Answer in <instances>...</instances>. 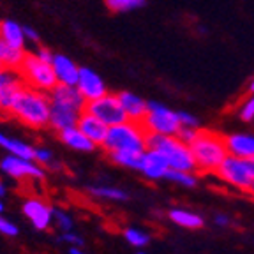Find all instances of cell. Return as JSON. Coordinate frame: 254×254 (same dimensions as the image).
Here are the masks:
<instances>
[{"instance_id":"cell-1","label":"cell","mask_w":254,"mask_h":254,"mask_svg":"<svg viewBox=\"0 0 254 254\" xmlns=\"http://www.w3.org/2000/svg\"><path fill=\"white\" fill-rule=\"evenodd\" d=\"M50 111H52L50 94L23 85V88L16 95L9 113L25 126L32 129H41L50 124Z\"/></svg>"},{"instance_id":"cell-2","label":"cell","mask_w":254,"mask_h":254,"mask_svg":"<svg viewBox=\"0 0 254 254\" xmlns=\"http://www.w3.org/2000/svg\"><path fill=\"white\" fill-rule=\"evenodd\" d=\"M196 161L198 173H215L222 161L228 157L226 136L210 129H201L196 139L189 145Z\"/></svg>"},{"instance_id":"cell-3","label":"cell","mask_w":254,"mask_h":254,"mask_svg":"<svg viewBox=\"0 0 254 254\" xmlns=\"http://www.w3.org/2000/svg\"><path fill=\"white\" fill-rule=\"evenodd\" d=\"M147 129L141 122L126 120L122 124L111 126L108 129L106 139L103 141L101 148L106 154L111 152H143L147 150Z\"/></svg>"},{"instance_id":"cell-4","label":"cell","mask_w":254,"mask_h":254,"mask_svg":"<svg viewBox=\"0 0 254 254\" xmlns=\"http://www.w3.org/2000/svg\"><path fill=\"white\" fill-rule=\"evenodd\" d=\"M147 148L157 150L166 157L170 170H182V171H198L192 150L187 143H184L179 136H164L148 132L147 134Z\"/></svg>"},{"instance_id":"cell-5","label":"cell","mask_w":254,"mask_h":254,"mask_svg":"<svg viewBox=\"0 0 254 254\" xmlns=\"http://www.w3.org/2000/svg\"><path fill=\"white\" fill-rule=\"evenodd\" d=\"M214 175L219 180L233 187L235 190H238V192L251 194V190H253L254 171L251 159H240L235 157V155H228Z\"/></svg>"},{"instance_id":"cell-6","label":"cell","mask_w":254,"mask_h":254,"mask_svg":"<svg viewBox=\"0 0 254 254\" xmlns=\"http://www.w3.org/2000/svg\"><path fill=\"white\" fill-rule=\"evenodd\" d=\"M20 74L23 78L25 85H28L32 88H37V90L48 92V94L59 85L55 71H53V65L50 62L41 60L36 53L34 55H28L27 53L23 64L20 65Z\"/></svg>"},{"instance_id":"cell-7","label":"cell","mask_w":254,"mask_h":254,"mask_svg":"<svg viewBox=\"0 0 254 254\" xmlns=\"http://www.w3.org/2000/svg\"><path fill=\"white\" fill-rule=\"evenodd\" d=\"M141 124L147 129V132L175 136L180 129L179 111H173L171 108L164 106L157 101H148V111Z\"/></svg>"},{"instance_id":"cell-8","label":"cell","mask_w":254,"mask_h":254,"mask_svg":"<svg viewBox=\"0 0 254 254\" xmlns=\"http://www.w3.org/2000/svg\"><path fill=\"white\" fill-rule=\"evenodd\" d=\"M85 110L90 111L92 115L101 119L110 127L129 120L127 119L126 110H124L122 103H120V99H119V94H110V92H108L106 95H103L99 99L88 101Z\"/></svg>"},{"instance_id":"cell-9","label":"cell","mask_w":254,"mask_h":254,"mask_svg":"<svg viewBox=\"0 0 254 254\" xmlns=\"http://www.w3.org/2000/svg\"><path fill=\"white\" fill-rule=\"evenodd\" d=\"M0 170L16 180H43L44 170L34 159H23L9 154L0 161Z\"/></svg>"},{"instance_id":"cell-10","label":"cell","mask_w":254,"mask_h":254,"mask_svg":"<svg viewBox=\"0 0 254 254\" xmlns=\"http://www.w3.org/2000/svg\"><path fill=\"white\" fill-rule=\"evenodd\" d=\"M23 214L32 222V226L39 231H44L52 226L53 222V208L41 198H27L21 206Z\"/></svg>"},{"instance_id":"cell-11","label":"cell","mask_w":254,"mask_h":254,"mask_svg":"<svg viewBox=\"0 0 254 254\" xmlns=\"http://www.w3.org/2000/svg\"><path fill=\"white\" fill-rule=\"evenodd\" d=\"M138 171L147 180H161L166 179V173L170 171V164L161 152L147 148L141 155Z\"/></svg>"},{"instance_id":"cell-12","label":"cell","mask_w":254,"mask_h":254,"mask_svg":"<svg viewBox=\"0 0 254 254\" xmlns=\"http://www.w3.org/2000/svg\"><path fill=\"white\" fill-rule=\"evenodd\" d=\"M76 87L83 94L87 103L88 101L99 99V97L108 94L106 83L103 81V78L90 67H79V78H78Z\"/></svg>"},{"instance_id":"cell-13","label":"cell","mask_w":254,"mask_h":254,"mask_svg":"<svg viewBox=\"0 0 254 254\" xmlns=\"http://www.w3.org/2000/svg\"><path fill=\"white\" fill-rule=\"evenodd\" d=\"M50 99H52V103L65 104V106L76 108L78 111H85V106H87V99H85L83 94L79 92V88L76 85L59 83L50 92Z\"/></svg>"},{"instance_id":"cell-14","label":"cell","mask_w":254,"mask_h":254,"mask_svg":"<svg viewBox=\"0 0 254 254\" xmlns=\"http://www.w3.org/2000/svg\"><path fill=\"white\" fill-rule=\"evenodd\" d=\"M76 126H78L79 129H81V131H83L85 134L97 145V147L103 145V141L106 139L108 129H110V126H106L103 120L97 119L95 115H92L90 111H87V110L81 111V115H79Z\"/></svg>"},{"instance_id":"cell-15","label":"cell","mask_w":254,"mask_h":254,"mask_svg":"<svg viewBox=\"0 0 254 254\" xmlns=\"http://www.w3.org/2000/svg\"><path fill=\"white\" fill-rule=\"evenodd\" d=\"M81 115V111H78L76 108L65 106V104L52 103V111H50V124L53 131L60 132L67 127H72L78 124V119Z\"/></svg>"},{"instance_id":"cell-16","label":"cell","mask_w":254,"mask_h":254,"mask_svg":"<svg viewBox=\"0 0 254 254\" xmlns=\"http://www.w3.org/2000/svg\"><path fill=\"white\" fill-rule=\"evenodd\" d=\"M228 154L240 159H254V134L233 132L226 136Z\"/></svg>"},{"instance_id":"cell-17","label":"cell","mask_w":254,"mask_h":254,"mask_svg":"<svg viewBox=\"0 0 254 254\" xmlns=\"http://www.w3.org/2000/svg\"><path fill=\"white\" fill-rule=\"evenodd\" d=\"M119 99L122 103L124 110H126L127 119L132 120V122H143L148 111V101H145L138 94L129 90L119 92Z\"/></svg>"},{"instance_id":"cell-18","label":"cell","mask_w":254,"mask_h":254,"mask_svg":"<svg viewBox=\"0 0 254 254\" xmlns=\"http://www.w3.org/2000/svg\"><path fill=\"white\" fill-rule=\"evenodd\" d=\"M59 138L65 147L72 148V150H78V152H92V150H95V147H97V145H95V143L92 141V139L88 138L78 126L67 127V129L60 131Z\"/></svg>"},{"instance_id":"cell-19","label":"cell","mask_w":254,"mask_h":254,"mask_svg":"<svg viewBox=\"0 0 254 254\" xmlns=\"http://www.w3.org/2000/svg\"><path fill=\"white\" fill-rule=\"evenodd\" d=\"M53 71H55L57 81L62 85H76L79 78V67L65 55H55L53 57Z\"/></svg>"},{"instance_id":"cell-20","label":"cell","mask_w":254,"mask_h":254,"mask_svg":"<svg viewBox=\"0 0 254 254\" xmlns=\"http://www.w3.org/2000/svg\"><path fill=\"white\" fill-rule=\"evenodd\" d=\"M168 219L171 222H175L177 226L184 228V230H201L205 224L203 215H199L198 212H192L189 208H182V206H175L168 212Z\"/></svg>"},{"instance_id":"cell-21","label":"cell","mask_w":254,"mask_h":254,"mask_svg":"<svg viewBox=\"0 0 254 254\" xmlns=\"http://www.w3.org/2000/svg\"><path fill=\"white\" fill-rule=\"evenodd\" d=\"M0 37L9 44V46L21 48L25 50V28L20 23H16L14 20H2L0 21Z\"/></svg>"},{"instance_id":"cell-22","label":"cell","mask_w":254,"mask_h":254,"mask_svg":"<svg viewBox=\"0 0 254 254\" xmlns=\"http://www.w3.org/2000/svg\"><path fill=\"white\" fill-rule=\"evenodd\" d=\"M0 147L4 148V150H7L9 154L18 155V157H23V159H34V154H36V148L32 147L30 143L9 138V136L2 134V132H0Z\"/></svg>"},{"instance_id":"cell-23","label":"cell","mask_w":254,"mask_h":254,"mask_svg":"<svg viewBox=\"0 0 254 254\" xmlns=\"http://www.w3.org/2000/svg\"><path fill=\"white\" fill-rule=\"evenodd\" d=\"M25 57V50L21 48H14V46H9L2 37H0V62L2 65H7V67H14V69H20V65L23 64Z\"/></svg>"},{"instance_id":"cell-24","label":"cell","mask_w":254,"mask_h":254,"mask_svg":"<svg viewBox=\"0 0 254 254\" xmlns=\"http://www.w3.org/2000/svg\"><path fill=\"white\" fill-rule=\"evenodd\" d=\"M88 192L94 198L106 199V201H127L129 199V194H127L126 190L113 186H90L88 187Z\"/></svg>"},{"instance_id":"cell-25","label":"cell","mask_w":254,"mask_h":254,"mask_svg":"<svg viewBox=\"0 0 254 254\" xmlns=\"http://www.w3.org/2000/svg\"><path fill=\"white\" fill-rule=\"evenodd\" d=\"M198 171H182V170H170L166 173V180L177 184L180 187H186V189H192V187L198 186Z\"/></svg>"},{"instance_id":"cell-26","label":"cell","mask_w":254,"mask_h":254,"mask_svg":"<svg viewBox=\"0 0 254 254\" xmlns=\"http://www.w3.org/2000/svg\"><path fill=\"white\" fill-rule=\"evenodd\" d=\"M108 159L111 163L119 164L122 168H129V170H136L139 168V161H141V155L139 152H111V154H106Z\"/></svg>"},{"instance_id":"cell-27","label":"cell","mask_w":254,"mask_h":254,"mask_svg":"<svg viewBox=\"0 0 254 254\" xmlns=\"http://www.w3.org/2000/svg\"><path fill=\"white\" fill-rule=\"evenodd\" d=\"M104 4L113 12H129L145 7L147 0H104Z\"/></svg>"},{"instance_id":"cell-28","label":"cell","mask_w":254,"mask_h":254,"mask_svg":"<svg viewBox=\"0 0 254 254\" xmlns=\"http://www.w3.org/2000/svg\"><path fill=\"white\" fill-rule=\"evenodd\" d=\"M124 238L127 240V244H131L132 247H138V249H143L150 242V235L145 230H139V228H126Z\"/></svg>"},{"instance_id":"cell-29","label":"cell","mask_w":254,"mask_h":254,"mask_svg":"<svg viewBox=\"0 0 254 254\" xmlns=\"http://www.w3.org/2000/svg\"><path fill=\"white\" fill-rule=\"evenodd\" d=\"M53 221L60 231H72V217L62 208H53Z\"/></svg>"},{"instance_id":"cell-30","label":"cell","mask_w":254,"mask_h":254,"mask_svg":"<svg viewBox=\"0 0 254 254\" xmlns=\"http://www.w3.org/2000/svg\"><path fill=\"white\" fill-rule=\"evenodd\" d=\"M238 117L244 122H253L254 120V94H249V97L242 103V106L238 110Z\"/></svg>"},{"instance_id":"cell-31","label":"cell","mask_w":254,"mask_h":254,"mask_svg":"<svg viewBox=\"0 0 254 254\" xmlns=\"http://www.w3.org/2000/svg\"><path fill=\"white\" fill-rule=\"evenodd\" d=\"M199 131H201V127H184V126H180V129H179V132H177V136H179L180 139H182L184 143H187V145H190V143L194 141L196 139V136L199 134Z\"/></svg>"},{"instance_id":"cell-32","label":"cell","mask_w":254,"mask_h":254,"mask_svg":"<svg viewBox=\"0 0 254 254\" xmlns=\"http://www.w3.org/2000/svg\"><path fill=\"white\" fill-rule=\"evenodd\" d=\"M34 161L36 163H39L41 166H50V164L53 163V152L50 150V148H36V154H34Z\"/></svg>"},{"instance_id":"cell-33","label":"cell","mask_w":254,"mask_h":254,"mask_svg":"<svg viewBox=\"0 0 254 254\" xmlns=\"http://www.w3.org/2000/svg\"><path fill=\"white\" fill-rule=\"evenodd\" d=\"M60 242H65V244H71L72 247H83L85 240L79 235H76L74 231H62V235H60L59 238Z\"/></svg>"},{"instance_id":"cell-34","label":"cell","mask_w":254,"mask_h":254,"mask_svg":"<svg viewBox=\"0 0 254 254\" xmlns=\"http://www.w3.org/2000/svg\"><path fill=\"white\" fill-rule=\"evenodd\" d=\"M0 233L5 235V237H16V235L20 233V230H18L16 224H12L11 221L2 217V214H0Z\"/></svg>"},{"instance_id":"cell-35","label":"cell","mask_w":254,"mask_h":254,"mask_svg":"<svg viewBox=\"0 0 254 254\" xmlns=\"http://www.w3.org/2000/svg\"><path fill=\"white\" fill-rule=\"evenodd\" d=\"M179 119H180V126L198 127L199 129V119L192 115V113H189V111H179Z\"/></svg>"},{"instance_id":"cell-36","label":"cell","mask_w":254,"mask_h":254,"mask_svg":"<svg viewBox=\"0 0 254 254\" xmlns=\"http://www.w3.org/2000/svg\"><path fill=\"white\" fill-rule=\"evenodd\" d=\"M214 222L217 224V226L226 228V226H230V224H231V219H230V215H226V214H215L214 215Z\"/></svg>"},{"instance_id":"cell-37","label":"cell","mask_w":254,"mask_h":254,"mask_svg":"<svg viewBox=\"0 0 254 254\" xmlns=\"http://www.w3.org/2000/svg\"><path fill=\"white\" fill-rule=\"evenodd\" d=\"M36 55L39 57L41 60H44V62H50V64L53 62V57H55L52 52H50V50H48V48H39Z\"/></svg>"},{"instance_id":"cell-38","label":"cell","mask_w":254,"mask_h":254,"mask_svg":"<svg viewBox=\"0 0 254 254\" xmlns=\"http://www.w3.org/2000/svg\"><path fill=\"white\" fill-rule=\"evenodd\" d=\"M25 28V37L27 41H32V43H39V34L32 27H23Z\"/></svg>"},{"instance_id":"cell-39","label":"cell","mask_w":254,"mask_h":254,"mask_svg":"<svg viewBox=\"0 0 254 254\" xmlns=\"http://www.w3.org/2000/svg\"><path fill=\"white\" fill-rule=\"evenodd\" d=\"M5 192H7V189H5V184L0 180V198H4Z\"/></svg>"},{"instance_id":"cell-40","label":"cell","mask_w":254,"mask_h":254,"mask_svg":"<svg viewBox=\"0 0 254 254\" xmlns=\"http://www.w3.org/2000/svg\"><path fill=\"white\" fill-rule=\"evenodd\" d=\"M69 254H87V253H83L79 247H71V249H69Z\"/></svg>"},{"instance_id":"cell-41","label":"cell","mask_w":254,"mask_h":254,"mask_svg":"<svg viewBox=\"0 0 254 254\" xmlns=\"http://www.w3.org/2000/svg\"><path fill=\"white\" fill-rule=\"evenodd\" d=\"M247 92H249V94H254V78L251 79L249 85H247Z\"/></svg>"},{"instance_id":"cell-42","label":"cell","mask_w":254,"mask_h":254,"mask_svg":"<svg viewBox=\"0 0 254 254\" xmlns=\"http://www.w3.org/2000/svg\"><path fill=\"white\" fill-rule=\"evenodd\" d=\"M4 212V201H2V198H0V214Z\"/></svg>"},{"instance_id":"cell-43","label":"cell","mask_w":254,"mask_h":254,"mask_svg":"<svg viewBox=\"0 0 254 254\" xmlns=\"http://www.w3.org/2000/svg\"><path fill=\"white\" fill-rule=\"evenodd\" d=\"M251 164H253V171H254V159H251Z\"/></svg>"},{"instance_id":"cell-44","label":"cell","mask_w":254,"mask_h":254,"mask_svg":"<svg viewBox=\"0 0 254 254\" xmlns=\"http://www.w3.org/2000/svg\"><path fill=\"white\" fill-rule=\"evenodd\" d=\"M251 194H253V196H254V184H253V190H251Z\"/></svg>"},{"instance_id":"cell-45","label":"cell","mask_w":254,"mask_h":254,"mask_svg":"<svg viewBox=\"0 0 254 254\" xmlns=\"http://www.w3.org/2000/svg\"><path fill=\"white\" fill-rule=\"evenodd\" d=\"M138 254H147V253H141V251H139V253Z\"/></svg>"},{"instance_id":"cell-46","label":"cell","mask_w":254,"mask_h":254,"mask_svg":"<svg viewBox=\"0 0 254 254\" xmlns=\"http://www.w3.org/2000/svg\"><path fill=\"white\" fill-rule=\"evenodd\" d=\"M0 111H2V104H0Z\"/></svg>"},{"instance_id":"cell-47","label":"cell","mask_w":254,"mask_h":254,"mask_svg":"<svg viewBox=\"0 0 254 254\" xmlns=\"http://www.w3.org/2000/svg\"><path fill=\"white\" fill-rule=\"evenodd\" d=\"M0 67H2V62H0Z\"/></svg>"}]
</instances>
